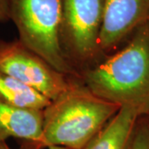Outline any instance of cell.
Wrapping results in <instances>:
<instances>
[{
  "mask_svg": "<svg viewBox=\"0 0 149 149\" xmlns=\"http://www.w3.org/2000/svg\"><path fill=\"white\" fill-rule=\"evenodd\" d=\"M0 100L21 108L42 110L50 100L0 70Z\"/></svg>",
  "mask_w": 149,
  "mask_h": 149,
  "instance_id": "cell-9",
  "label": "cell"
},
{
  "mask_svg": "<svg viewBox=\"0 0 149 149\" xmlns=\"http://www.w3.org/2000/svg\"><path fill=\"white\" fill-rule=\"evenodd\" d=\"M119 107L92 93L79 77L42 109L39 149L61 146L81 149L105 126Z\"/></svg>",
  "mask_w": 149,
  "mask_h": 149,
  "instance_id": "cell-2",
  "label": "cell"
},
{
  "mask_svg": "<svg viewBox=\"0 0 149 149\" xmlns=\"http://www.w3.org/2000/svg\"><path fill=\"white\" fill-rule=\"evenodd\" d=\"M42 137V110L15 106L0 100V143L13 138L39 149Z\"/></svg>",
  "mask_w": 149,
  "mask_h": 149,
  "instance_id": "cell-7",
  "label": "cell"
},
{
  "mask_svg": "<svg viewBox=\"0 0 149 149\" xmlns=\"http://www.w3.org/2000/svg\"><path fill=\"white\" fill-rule=\"evenodd\" d=\"M149 19V0H104L100 47L104 56L113 53L118 46Z\"/></svg>",
  "mask_w": 149,
  "mask_h": 149,
  "instance_id": "cell-6",
  "label": "cell"
},
{
  "mask_svg": "<svg viewBox=\"0 0 149 149\" xmlns=\"http://www.w3.org/2000/svg\"><path fill=\"white\" fill-rule=\"evenodd\" d=\"M9 20L8 0H0V22Z\"/></svg>",
  "mask_w": 149,
  "mask_h": 149,
  "instance_id": "cell-11",
  "label": "cell"
},
{
  "mask_svg": "<svg viewBox=\"0 0 149 149\" xmlns=\"http://www.w3.org/2000/svg\"><path fill=\"white\" fill-rule=\"evenodd\" d=\"M129 149H149V127L145 116L137 122Z\"/></svg>",
  "mask_w": 149,
  "mask_h": 149,
  "instance_id": "cell-10",
  "label": "cell"
},
{
  "mask_svg": "<svg viewBox=\"0 0 149 149\" xmlns=\"http://www.w3.org/2000/svg\"><path fill=\"white\" fill-rule=\"evenodd\" d=\"M0 149H13L11 148L8 145V143L4 142V143H0ZM47 149H68L64 147H61V146H52V147H49Z\"/></svg>",
  "mask_w": 149,
  "mask_h": 149,
  "instance_id": "cell-12",
  "label": "cell"
},
{
  "mask_svg": "<svg viewBox=\"0 0 149 149\" xmlns=\"http://www.w3.org/2000/svg\"><path fill=\"white\" fill-rule=\"evenodd\" d=\"M8 3L18 40L56 70L79 77L60 44L61 0H8Z\"/></svg>",
  "mask_w": 149,
  "mask_h": 149,
  "instance_id": "cell-3",
  "label": "cell"
},
{
  "mask_svg": "<svg viewBox=\"0 0 149 149\" xmlns=\"http://www.w3.org/2000/svg\"><path fill=\"white\" fill-rule=\"evenodd\" d=\"M145 117L147 118V120H148V127H149V112H148V113Z\"/></svg>",
  "mask_w": 149,
  "mask_h": 149,
  "instance_id": "cell-13",
  "label": "cell"
},
{
  "mask_svg": "<svg viewBox=\"0 0 149 149\" xmlns=\"http://www.w3.org/2000/svg\"><path fill=\"white\" fill-rule=\"evenodd\" d=\"M79 78L98 97L146 116L149 112V19L132 33L123 47L82 71Z\"/></svg>",
  "mask_w": 149,
  "mask_h": 149,
  "instance_id": "cell-1",
  "label": "cell"
},
{
  "mask_svg": "<svg viewBox=\"0 0 149 149\" xmlns=\"http://www.w3.org/2000/svg\"><path fill=\"white\" fill-rule=\"evenodd\" d=\"M0 70L52 100L67 91L77 76L53 68L18 40H0Z\"/></svg>",
  "mask_w": 149,
  "mask_h": 149,
  "instance_id": "cell-5",
  "label": "cell"
},
{
  "mask_svg": "<svg viewBox=\"0 0 149 149\" xmlns=\"http://www.w3.org/2000/svg\"><path fill=\"white\" fill-rule=\"evenodd\" d=\"M139 118L138 113L132 109L120 108L81 149H129Z\"/></svg>",
  "mask_w": 149,
  "mask_h": 149,
  "instance_id": "cell-8",
  "label": "cell"
},
{
  "mask_svg": "<svg viewBox=\"0 0 149 149\" xmlns=\"http://www.w3.org/2000/svg\"><path fill=\"white\" fill-rule=\"evenodd\" d=\"M104 14V0H61L60 44L78 76L105 57L100 47Z\"/></svg>",
  "mask_w": 149,
  "mask_h": 149,
  "instance_id": "cell-4",
  "label": "cell"
}]
</instances>
